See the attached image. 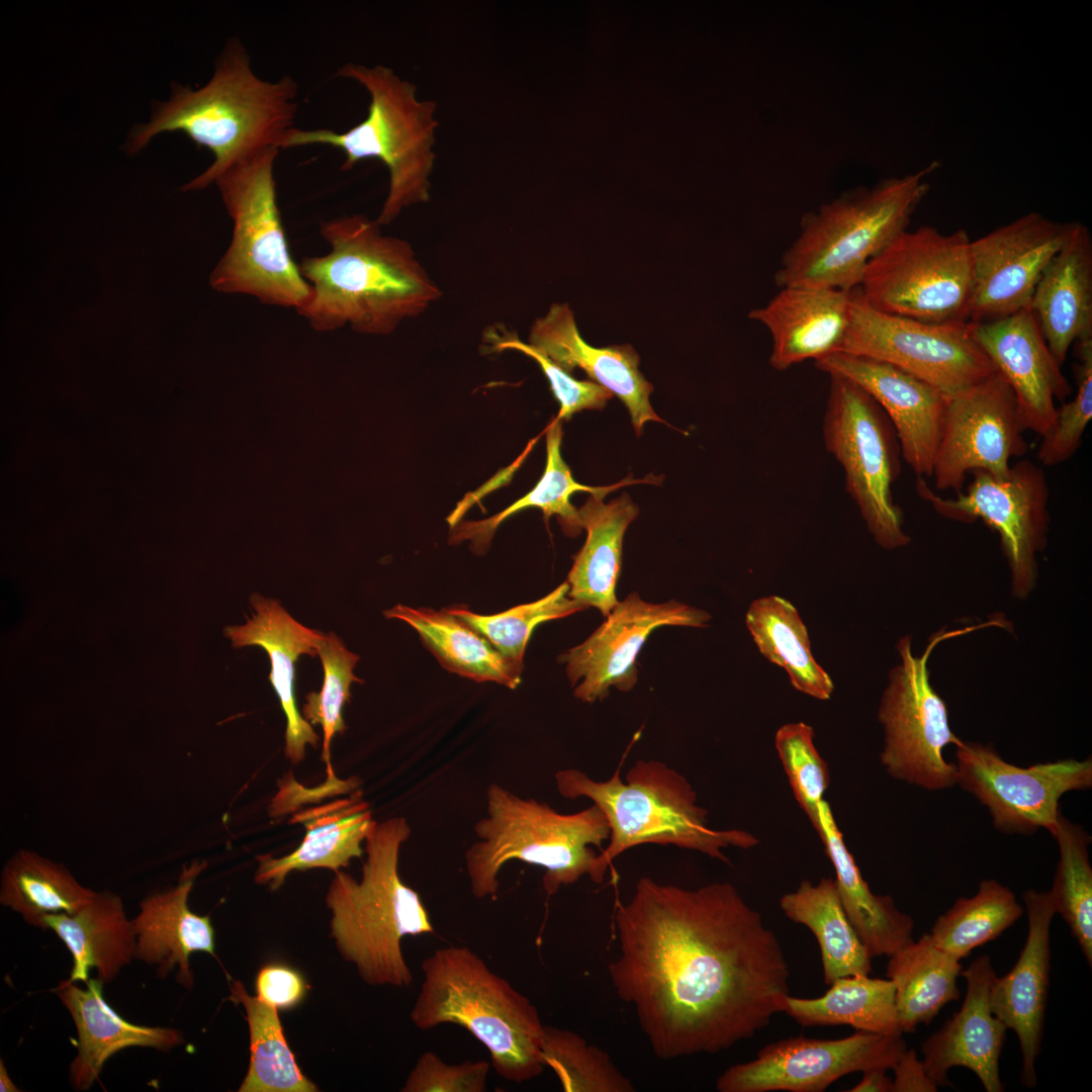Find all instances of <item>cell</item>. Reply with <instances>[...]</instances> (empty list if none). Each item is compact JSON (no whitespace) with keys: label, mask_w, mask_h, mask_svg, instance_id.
Here are the masks:
<instances>
[{"label":"cell","mask_w":1092,"mask_h":1092,"mask_svg":"<svg viewBox=\"0 0 1092 1092\" xmlns=\"http://www.w3.org/2000/svg\"><path fill=\"white\" fill-rule=\"evenodd\" d=\"M1022 913L1023 907L1007 886L983 880L973 897L957 899L935 920L929 934L938 947L962 960L1001 935Z\"/></svg>","instance_id":"43"},{"label":"cell","mask_w":1092,"mask_h":1092,"mask_svg":"<svg viewBox=\"0 0 1092 1092\" xmlns=\"http://www.w3.org/2000/svg\"><path fill=\"white\" fill-rule=\"evenodd\" d=\"M1017 402L996 371L960 392L946 395L931 477L938 490L963 491L968 473L1005 477L1011 459L1027 452Z\"/></svg>","instance_id":"17"},{"label":"cell","mask_w":1092,"mask_h":1092,"mask_svg":"<svg viewBox=\"0 0 1092 1092\" xmlns=\"http://www.w3.org/2000/svg\"><path fill=\"white\" fill-rule=\"evenodd\" d=\"M562 428L557 418L546 429V466L544 473L535 487L498 514L480 521H463L453 526L451 543L471 541L476 552H483L490 543L496 528L512 515L528 508H538L546 519L556 516L567 536H577L581 530L578 510L570 503V496L578 491H585L595 496L605 497L608 493L622 486L650 482L627 477L608 486H587L574 480L571 470L561 456Z\"/></svg>","instance_id":"35"},{"label":"cell","mask_w":1092,"mask_h":1092,"mask_svg":"<svg viewBox=\"0 0 1092 1092\" xmlns=\"http://www.w3.org/2000/svg\"><path fill=\"white\" fill-rule=\"evenodd\" d=\"M490 1064L464 1061L448 1064L438 1055L425 1052L419 1056L401 1088L402 1092H484Z\"/></svg>","instance_id":"51"},{"label":"cell","mask_w":1092,"mask_h":1092,"mask_svg":"<svg viewBox=\"0 0 1092 1092\" xmlns=\"http://www.w3.org/2000/svg\"><path fill=\"white\" fill-rule=\"evenodd\" d=\"M279 152L275 147L265 149L215 180L233 234L209 284L219 292L296 311L309 300L311 290L290 253L277 203L274 168Z\"/></svg>","instance_id":"10"},{"label":"cell","mask_w":1092,"mask_h":1092,"mask_svg":"<svg viewBox=\"0 0 1092 1092\" xmlns=\"http://www.w3.org/2000/svg\"><path fill=\"white\" fill-rule=\"evenodd\" d=\"M907 1050L902 1035L856 1030L835 1039L788 1037L760 1049L756 1058L729 1067L720 1092H822L839 1078L870 1069H892Z\"/></svg>","instance_id":"18"},{"label":"cell","mask_w":1092,"mask_h":1092,"mask_svg":"<svg viewBox=\"0 0 1092 1092\" xmlns=\"http://www.w3.org/2000/svg\"><path fill=\"white\" fill-rule=\"evenodd\" d=\"M811 824L834 868V881L844 911L871 958L890 957L913 941V918L900 911L891 896L872 892L825 799Z\"/></svg>","instance_id":"32"},{"label":"cell","mask_w":1092,"mask_h":1092,"mask_svg":"<svg viewBox=\"0 0 1092 1092\" xmlns=\"http://www.w3.org/2000/svg\"><path fill=\"white\" fill-rule=\"evenodd\" d=\"M971 243L965 230L907 229L868 263L859 290L885 313L933 324L967 321L973 291Z\"/></svg>","instance_id":"12"},{"label":"cell","mask_w":1092,"mask_h":1092,"mask_svg":"<svg viewBox=\"0 0 1092 1092\" xmlns=\"http://www.w3.org/2000/svg\"><path fill=\"white\" fill-rule=\"evenodd\" d=\"M1062 366L1078 341L1092 338V238L1072 221L1068 236L1042 273L1028 308Z\"/></svg>","instance_id":"30"},{"label":"cell","mask_w":1092,"mask_h":1092,"mask_svg":"<svg viewBox=\"0 0 1092 1092\" xmlns=\"http://www.w3.org/2000/svg\"><path fill=\"white\" fill-rule=\"evenodd\" d=\"M529 341L568 373L581 369L594 382L618 396L628 408L637 436L645 423L663 422L650 404L653 387L639 370L635 350L629 345L597 348L587 344L567 304L554 303L537 318Z\"/></svg>","instance_id":"26"},{"label":"cell","mask_w":1092,"mask_h":1092,"mask_svg":"<svg viewBox=\"0 0 1092 1092\" xmlns=\"http://www.w3.org/2000/svg\"><path fill=\"white\" fill-rule=\"evenodd\" d=\"M615 924L609 976L657 1058L728 1050L783 1012L782 944L732 884L686 889L643 877Z\"/></svg>","instance_id":"1"},{"label":"cell","mask_w":1092,"mask_h":1092,"mask_svg":"<svg viewBox=\"0 0 1092 1092\" xmlns=\"http://www.w3.org/2000/svg\"><path fill=\"white\" fill-rule=\"evenodd\" d=\"M297 94L290 76L260 78L245 47L231 38L208 82L196 90L173 85L171 97L157 105L149 122L132 128L126 151L139 152L159 133L182 131L213 155L212 163L182 187L184 192L202 190L237 163L278 148L295 126Z\"/></svg>","instance_id":"3"},{"label":"cell","mask_w":1092,"mask_h":1092,"mask_svg":"<svg viewBox=\"0 0 1092 1092\" xmlns=\"http://www.w3.org/2000/svg\"><path fill=\"white\" fill-rule=\"evenodd\" d=\"M251 618L229 626L224 634L234 647L257 645L265 649L271 662L269 679L286 716L285 756L294 764L305 756L306 745L317 746L318 735L298 712L294 692L295 662L302 654L317 655L325 633L294 620L277 600L253 594Z\"/></svg>","instance_id":"27"},{"label":"cell","mask_w":1092,"mask_h":1092,"mask_svg":"<svg viewBox=\"0 0 1092 1092\" xmlns=\"http://www.w3.org/2000/svg\"><path fill=\"white\" fill-rule=\"evenodd\" d=\"M1075 344L1076 393L1057 408L1051 428L1040 436L1037 459L1044 466L1059 465L1076 454L1092 418V338Z\"/></svg>","instance_id":"49"},{"label":"cell","mask_w":1092,"mask_h":1092,"mask_svg":"<svg viewBox=\"0 0 1092 1092\" xmlns=\"http://www.w3.org/2000/svg\"><path fill=\"white\" fill-rule=\"evenodd\" d=\"M885 1069L875 1068L862 1072L861 1080L849 1092H892V1080Z\"/></svg>","instance_id":"54"},{"label":"cell","mask_w":1092,"mask_h":1092,"mask_svg":"<svg viewBox=\"0 0 1092 1092\" xmlns=\"http://www.w3.org/2000/svg\"><path fill=\"white\" fill-rule=\"evenodd\" d=\"M960 961L938 947L929 933L889 957L886 974L895 986L902 1033L914 1032L919 1024L928 1025L947 1003L960 999Z\"/></svg>","instance_id":"36"},{"label":"cell","mask_w":1092,"mask_h":1092,"mask_svg":"<svg viewBox=\"0 0 1092 1092\" xmlns=\"http://www.w3.org/2000/svg\"><path fill=\"white\" fill-rule=\"evenodd\" d=\"M325 677L318 693L311 692L305 697L302 717L311 725L323 728L322 759L327 764L329 782H336L331 763V742L337 733H344L347 726L342 716L344 705L351 698L352 682H363L354 674L359 656L349 651L343 641L333 632L325 635L317 648Z\"/></svg>","instance_id":"47"},{"label":"cell","mask_w":1092,"mask_h":1092,"mask_svg":"<svg viewBox=\"0 0 1092 1092\" xmlns=\"http://www.w3.org/2000/svg\"><path fill=\"white\" fill-rule=\"evenodd\" d=\"M336 75L365 88L370 97L366 117L343 132L294 126L282 136L278 149L312 145L339 149L345 157L342 171L361 161H380L388 170L389 185L376 219L380 225L389 224L405 208L430 200L439 126L437 102L418 99L417 86L383 65L348 63Z\"/></svg>","instance_id":"6"},{"label":"cell","mask_w":1092,"mask_h":1092,"mask_svg":"<svg viewBox=\"0 0 1092 1092\" xmlns=\"http://www.w3.org/2000/svg\"><path fill=\"white\" fill-rule=\"evenodd\" d=\"M851 291L818 286H785L749 317L769 332V365L785 371L842 348L849 326Z\"/></svg>","instance_id":"25"},{"label":"cell","mask_w":1092,"mask_h":1092,"mask_svg":"<svg viewBox=\"0 0 1092 1092\" xmlns=\"http://www.w3.org/2000/svg\"><path fill=\"white\" fill-rule=\"evenodd\" d=\"M542 1058L565 1092H633L635 1087L607 1053L574 1031L544 1027Z\"/></svg>","instance_id":"46"},{"label":"cell","mask_w":1092,"mask_h":1092,"mask_svg":"<svg viewBox=\"0 0 1092 1092\" xmlns=\"http://www.w3.org/2000/svg\"><path fill=\"white\" fill-rule=\"evenodd\" d=\"M603 499L590 495L578 509L586 540L573 557L566 581L572 600L585 609L594 607L607 617L619 602L616 588L622 566L623 540L639 510L626 493L607 504Z\"/></svg>","instance_id":"34"},{"label":"cell","mask_w":1092,"mask_h":1092,"mask_svg":"<svg viewBox=\"0 0 1092 1092\" xmlns=\"http://www.w3.org/2000/svg\"><path fill=\"white\" fill-rule=\"evenodd\" d=\"M972 474L967 491L954 497H942L923 477H917L916 490L940 516L963 523L981 519L997 532L1010 570L1011 594L1024 600L1036 585V558L1048 544L1050 489L1044 471L1020 459L1003 478L984 471Z\"/></svg>","instance_id":"14"},{"label":"cell","mask_w":1092,"mask_h":1092,"mask_svg":"<svg viewBox=\"0 0 1092 1092\" xmlns=\"http://www.w3.org/2000/svg\"><path fill=\"white\" fill-rule=\"evenodd\" d=\"M957 784L984 805L996 830L1007 834L1055 831L1060 799L1092 787V759L1066 758L1014 765L991 744L963 741L956 746Z\"/></svg>","instance_id":"16"},{"label":"cell","mask_w":1092,"mask_h":1092,"mask_svg":"<svg viewBox=\"0 0 1092 1092\" xmlns=\"http://www.w3.org/2000/svg\"><path fill=\"white\" fill-rule=\"evenodd\" d=\"M486 802V816L474 826L478 840L465 852L474 897L495 899L498 873L513 859L543 868L542 884L549 896L583 875L590 878L598 855L590 846L602 847L610 837L607 818L597 805L563 814L496 784L488 786Z\"/></svg>","instance_id":"9"},{"label":"cell","mask_w":1092,"mask_h":1092,"mask_svg":"<svg viewBox=\"0 0 1092 1092\" xmlns=\"http://www.w3.org/2000/svg\"><path fill=\"white\" fill-rule=\"evenodd\" d=\"M780 907L793 922L808 927L815 935L827 985L836 979L869 975L872 958L857 936L842 906L834 879L808 880L780 898Z\"/></svg>","instance_id":"37"},{"label":"cell","mask_w":1092,"mask_h":1092,"mask_svg":"<svg viewBox=\"0 0 1092 1092\" xmlns=\"http://www.w3.org/2000/svg\"><path fill=\"white\" fill-rule=\"evenodd\" d=\"M839 352L891 363L946 395L996 372L967 321L933 324L882 312L851 292L849 326Z\"/></svg>","instance_id":"15"},{"label":"cell","mask_w":1092,"mask_h":1092,"mask_svg":"<svg viewBox=\"0 0 1092 1092\" xmlns=\"http://www.w3.org/2000/svg\"><path fill=\"white\" fill-rule=\"evenodd\" d=\"M103 985L93 978L81 988L68 979L54 989L76 1028L77 1053L69 1065V1082L79 1092L89 1090L106 1061L121 1050L140 1046L167 1053L184 1041L182 1031L176 1028L125 1020L104 1000Z\"/></svg>","instance_id":"28"},{"label":"cell","mask_w":1092,"mask_h":1092,"mask_svg":"<svg viewBox=\"0 0 1092 1092\" xmlns=\"http://www.w3.org/2000/svg\"><path fill=\"white\" fill-rule=\"evenodd\" d=\"M823 440L844 472L845 488L876 543L885 550L908 545L903 514L892 485L900 472V447L882 407L852 380L829 374Z\"/></svg>","instance_id":"13"},{"label":"cell","mask_w":1092,"mask_h":1092,"mask_svg":"<svg viewBox=\"0 0 1092 1092\" xmlns=\"http://www.w3.org/2000/svg\"><path fill=\"white\" fill-rule=\"evenodd\" d=\"M411 833L403 817L376 822L364 843L361 880L338 871L326 897L336 945L369 985L411 986L401 940L435 932L419 893L398 874L399 850Z\"/></svg>","instance_id":"4"},{"label":"cell","mask_w":1092,"mask_h":1092,"mask_svg":"<svg viewBox=\"0 0 1092 1092\" xmlns=\"http://www.w3.org/2000/svg\"><path fill=\"white\" fill-rule=\"evenodd\" d=\"M937 167L933 161L915 173L849 190L805 214L782 257L776 284L859 287L868 263L908 229Z\"/></svg>","instance_id":"8"},{"label":"cell","mask_w":1092,"mask_h":1092,"mask_svg":"<svg viewBox=\"0 0 1092 1092\" xmlns=\"http://www.w3.org/2000/svg\"><path fill=\"white\" fill-rule=\"evenodd\" d=\"M381 226L363 214L321 223L330 251L298 263L311 293L296 312L311 330L331 333L349 327L359 334L385 336L441 297L410 243L384 235Z\"/></svg>","instance_id":"2"},{"label":"cell","mask_w":1092,"mask_h":1092,"mask_svg":"<svg viewBox=\"0 0 1092 1092\" xmlns=\"http://www.w3.org/2000/svg\"><path fill=\"white\" fill-rule=\"evenodd\" d=\"M1060 858L1050 890L1056 913L1070 927L1088 965H1092V868L1088 846L1091 835L1063 814L1051 834Z\"/></svg>","instance_id":"44"},{"label":"cell","mask_w":1092,"mask_h":1092,"mask_svg":"<svg viewBox=\"0 0 1092 1092\" xmlns=\"http://www.w3.org/2000/svg\"><path fill=\"white\" fill-rule=\"evenodd\" d=\"M63 864L30 849L16 851L0 877V904L39 928L52 914H73L95 896Z\"/></svg>","instance_id":"41"},{"label":"cell","mask_w":1092,"mask_h":1092,"mask_svg":"<svg viewBox=\"0 0 1092 1092\" xmlns=\"http://www.w3.org/2000/svg\"><path fill=\"white\" fill-rule=\"evenodd\" d=\"M605 622L581 644L561 654L573 695L585 703L602 701L615 687L631 691L637 682L636 659L649 635L662 626L704 628L711 615L670 600L661 604L629 594L612 609Z\"/></svg>","instance_id":"20"},{"label":"cell","mask_w":1092,"mask_h":1092,"mask_svg":"<svg viewBox=\"0 0 1092 1092\" xmlns=\"http://www.w3.org/2000/svg\"><path fill=\"white\" fill-rule=\"evenodd\" d=\"M64 942L72 954L71 982L89 981L91 970L104 985L135 960V932L119 895L103 890L73 914L44 916L39 924Z\"/></svg>","instance_id":"33"},{"label":"cell","mask_w":1092,"mask_h":1092,"mask_svg":"<svg viewBox=\"0 0 1092 1092\" xmlns=\"http://www.w3.org/2000/svg\"><path fill=\"white\" fill-rule=\"evenodd\" d=\"M892 1070V1092H935L937 1085L927 1074L923 1062L914 1050H906L897 1060Z\"/></svg>","instance_id":"53"},{"label":"cell","mask_w":1092,"mask_h":1092,"mask_svg":"<svg viewBox=\"0 0 1092 1092\" xmlns=\"http://www.w3.org/2000/svg\"><path fill=\"white\" fill-rule=\"evenodd\" d=\"M993 626L1006 628L1007 622L999 617L950 631L943 628L919 656L912 651L911 636L900 638V662L889 673L878 709L884 730L880 760L893 779L927 791L957 785V767L944 758V748L964 740L951 730L945 702L930 682L928 660L941 642Z\"/></svg>","instance_id":"11"},{"label":"cell","mask_w":1092,"mask_h":1092,"mask_svg":"<svg viewBox=\"0 0 1092 1092\" xmlns=\"http://www.w3.org/2000/svg\"><path fill=\"white\" fill-rule=\"evenodd\" d=\"M0 1091L19 1092L20 1089L11 1080L3 1061H0Z\"/></svg>","instance_id":"55"},{"label":"cell","mask_w":1092,"mask_h":1092,"mask_svg":"<svg viewBox=\"0 0 1092 1092\" xmlns=\"http://www.w3.org/2000/svg\"><path fill=\"white\" fill-rule=\"evenodd\" d=\"M1028 920L1025 944L1014 967L995 977L989 1002L993 1014L1016 1033L1022 1056L1020 1080L1036 1085L1035 1060L1041 1051L1051 970V923L1056 914L1050 891L1022 894Z\"/></svg>","instance_id":"23"},{"label":"cell","mask_w":1092,"mask_h":1092,"mask_svg":"<svg viewBox=\"0 0 1092 1092\" xmlns=\"http://www.w3.org/2000/svg\"><path fill=\"white\" fill-rule=\"evenodd\" d=\"M745 623L759 652L787 671L796 690L818 700L830 699L832 679L815 660L808 630L788 600L778 596L754 600Z\"/></svg>","instance_id":"40"},{"label":"cell","mask_w":1092,"mask_h":1092,"mask_svg":"<svg viewBox=\"0 0 1092 1092\" xmlns=\"http://www.w3.org/2000/svg\"><path fill=\"white\" fill-rule=\"evenodd\" d=\"M967 993L961 1009L921 1044L923 1065L937 1086H950L953 1067L971 1070L987 1092H1002L999 1061L1007 1027L989 1002L995 971L991 959L980 956L961 973Z\"/></svg>","instance_id":"24"},{"label":"cell","mask_w":1092,"mask_h":1092,"mask_svg":"<svg viewBox=\"0 0 1092 1092\" xmlns=\"http://www.w3.org/2000/svg\"><path fill=\"white\" fill-rule=\"evenodd\" d=\"M384 616L412 626L447 670L475 681H494L516 689L521 673L477 631L446 609L396 605Z\"/></svg>","instance_id":"38"},{"label":"cell","mask_w":1092,"mask_h":1092,"mask_svg":"<svg viewBox=\"0 0 1092 1092\" xmlns=\"http://www.w3.org/2000/svg\"><path fill=\"white\" fill-rule=\"evenodd\" d=\"M206 861L184 866L175 886L146 896L131 919L135 932V960L156 969L165 978L178 968L177 981L185 988L193 985L190 956L203 951L215 957V932L209 916L198 915L188 906V897Z\"/></svg>","instance_id":"29"},{"label":"cell","mask_w":1092,"mask_h":1092,"mask_svg":"<svg viewBox=\"0 0 1092 1092\" xmlns=\"http://www.w3.org/2000/svg\"><path fill=\"white\" fill-rule=\"evenodd\" d=\"M555 782L562 797L587 798L607 818L609 844L597 855L590 876L598 884L618 855L637 845H675L729 863L725 848L748 849L759 842L743 829L710 827L690 782L662 761L637 760L625 781L619 766L607 781L567 768L555 774Z\"/></svg>","instance_id":"5"},{"label":"cell","mask_w":1092,"mask_h":1092,"mask_svg":"<svg viewBox=\"0 0 1092 1092\" xmlns=\"http://www.w3.org/2000/svg\"><path fill=\"white\" fill-rule=\"evenodd\" d=\"M783 1012L803 1026L849 1025L886 1035H902L898 1022L895 986L891 980L854 975L836 979L817 998L790 994Z\"/></svg>","instance_id":"39"},{"label":"cell","mask_w":1092,"mask_h":1092,"mask_svg":"<svg viewBox=\"0 0 1092 1092\" xmlns=\"http://www.w3.org/2000/svg\"><path fill=\"white\" fill-rule=\"evenodd\" d=\"M814 730L804 722L780 727L775 746L789 780L793 795L810 822L829 787L828 764L814 743Z\"/></svg>","instance_id":"48"},{"label":"cell","mask_w":1092,"mask_h":1092,"mask_svg":"<svg viewBox=\"0 0 1092 1092\" xmlns=\"http://www.w3.org/2000/svg\"><path fill=\"white\" fill-rule=\"evenodd\" d=\"M815 365L828 375L852 380L868 392L890 420L906 463L917 477H931L945 393L891 363L867 356L835 352Z\"/></svg>","instance_id":"21"},{"label":"cell","mask_w":1092,"mask_h":1092,"mask_svg":"<svg viewBox=\"0 0 1092 1092\" xmlns=\"http://www.w3.org/2000/svg\"><path fill=\"white\" fill-rule=\"evenodd\" d=\"M306 983L294 969L272 964L263 967L256 978L259 1000L278 1009H290L298 1005L306 994Z\"/></svg>","instance_id":"52"},{"label":"cell","mask_w":1092,"mask_h":1092,"mask_svg":"<svg viewBox=\"0 0 1092 1092\" xmlns=\"http://www.w3.org/2000/svg\"><path fill=\"white\" fill-rule=\"evenodd\" d=\"M1070 225L1029 212L972 241L973 291L967 321L980 324L1028 309Z\"/></svg>","instance_id":"19"},{"label":"cell","mask_w":1092,"mask_h":1092,"mask_svg":"<svg viewBox=\"0 0 1092 1092\" xmlns=\"http://www.w3.org/2000/svg\"><path fill=\"white\" fill-rule=\"evenodd\" d=\"M490 330L486 335L491 350H517L534 359L549 381L551 391L560 404L557 419L569 420L583 410H602L613 394L594 381L578 380L562 369L544 353L522 342L515 334Z\"/></svg>","instance_id":"50"},{"label":"cell","mask_w":1092,"mask_h":1092,"mask_svg":"<svg viewBox=\"0 0 1092 1092\" xmlns=\"http://www.w3.org/2000/svg\"><path fill=\"white\" fill-rule=\"evenodd\" d=\"M974 337L1012 389L1021 429L1042 436L1056 416V399L1071 387L1029 309L973 324Z\"/></svg>","instance_id":"22"},{"label":"cell","mask_w":1092,"mask_h":1092,"mask_svg":"<svg viewBox=\"0 0 1092 1092\" xmlns=\"http://www.w3.org/2000/svg\"><path fill=\"white\" fill-rule=\"evenodd\" d=\"M291 822L303 825L305 835L292 852L274 857L257 856V884H267L271 890L282 886L292 871L325 868L338 872L349 866L353 857L365 851L362 843L376 824L369 803L357 789L344 798L297 812Z\"/></svg>","instance_id":"31"},{"label":"cell","mask_w":1092,"mask_h":1092,"mask_svg":"<svg viewBox=\"0 0 1092 1092\" xmlns=\"http://www.w3.org/2000/svg\"><path fill=\"white\" fill-rule=\"evenodd\" d=\"M424 980L410 1013L419 1029L456 1024L488 1051L490 1065L507 1081L542 1074L544 1027L536 1007L471 948L436 949L421 965Z\"/></svg>","instance_id":"7"},{"label":"cell","mask_w":1092,"mask_h":1092,"mask_svg":"<svg viewBox=\"0 0 1092 1092\" xmlns=\"http://www.w3.org/2000/svg\"><path fill=\"white\" fill-rule=\"evenodd\" d=\"M229 999L244 1006L250 1030V1066L239 1091H317L295 1061L284 1036L277 1009L248 994L240 981H234L231 985Z\"/></svg>","instance_id":"42"},{"label":"cell","mask_w":1092,"mask_h":1092,"mask_svg":"<svg viewBox=\"0 0 1092 1092\" xmlns=\"http://www.w3.org/2000/svg\"><path fill=\"white\" fill-rule=\"evenodd\" d=\"M567 581L542 599L494 615L475 614L464 607L446 608L481 634L522 674L524 654L534 629L547 621L570 616L585 608L572 600Z\"/></svg>","instance_id":"45"}]
</instances>
